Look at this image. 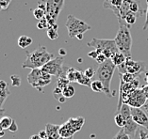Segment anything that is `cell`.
I'll return each mask as SVG.
<instances>
[{"label": "cell", "mask_w": 148, "mask_h": 139, "mask_svg": "<svg viewBox=\"0 0 148 139\" xmlns=\"http://www.w3.org/2000/svg\"><path fill=\"white\" fill-rule=\"evenodd\" d=\"M54 58L45 46H39L33 52H27V59L22 64L23 69H41L47 62Z\"/></svg>", "instance_id": "obj_1"}, {"label": "cell", "mask_w": 148, "mask_h": 139, "mask_svg": "<svg viewBox=\"0 0 148 139\" xmlns=\"http://www.w3.org/2000/svg\"><path fill=\"white\" fill-rule=\"evenodd\" d=\"M115 69H116V66L112 63L111 59H107L102 64H99L95 73L96 79L102 82L104 85V93L109 98L114 96L110 93V82L112 80Z\"/></svg>", "instance_id": "obj_2"}, {"label": "cell", "mask_w": 148, "mask_h": 139, "mask_svg": "<svg viewBox=\"0 0 148 139\" xmlns=\"http://www.w3.org/2000/svg\"><path fill=\"white\" fill-rule=\"evenodd\" d=\"M115 42L119 51L123 53L127 58H131V46L132 38L130 34V28H128L125 24L119 23V29L115 37Z\"/></svg>", "instance_id": "obj_3"}, {"label": "cell", "mask_w": 148, "mask_h": 139, "mask_svg": "<svg viewBox=\"0 0 148 139\" xmlns=\"http://www.w3.org/2000/svg\"><path fill=\"white\" fill-rule=\"evenodd\" d=\"M90 47H93L99 54H103L108 59H110L112 56L119 52L115 40L110 39H92L87 43Z\"/></svg>", "instance_id": "obj_4"}, {"label": "cell", "mask_w": 148, "mask_h": 139, "mask_svg": "<svg viewBox=\"0 0 148 139\" xmlns=\"http://www.w3.org/2000/svg\"><path fill=\"white\" fill-rule=\"evenodd\" d=\"M65 26L70 38H77L78 35H83L85 32L92 29L91 26H89L87 23L77 19V17H75L72 14H69L67 16Z\"/></svg>", "instance_id": "obj_5"}, {"label": "cell", "mask_w": 148, "mask_h": 139, "mask_svg": "<svg viewBox=\"0 0 148 139\" xmlns=\"http://www.w3.org/2000/svg\"><path fill=\"white\" fill-rule=\"evenodd\" d=\"M84 122H85V119L82 117H71L65 123L60 125V137L63 138L73 137L75 133H77L78 131L81 130Z\"/></svg>", "instance_id": "obj_6"}, {"label": "cell", "mask_w": 148, "mask_h": 139, "mask_svg": "<svg viewBox=\"0 0 148 139\" xmlns=\"http://www.w3.org/2000/svg\"><path fill=\"white\" fill-rule=\"evenodd\" d=\"M52 75L42 72V69H33L27 76V81L32 87L42 91V88L51 83Z\"/></svg>", "instance_id": "obj_7"}, {"label": "cell", "mask_w": 148, "mask_h": 139, "mask_svg": "<svg viewBox=\"0 0 148 139\" xmlns=\"http://www.w3.org/2000/svg\"><path fill=\"white\" fill-rule=\"evenodd\" d=\"M42 72L56 77H65L68 67H63V56H57L41 68Z\"/></svg>", "instance_id": "obj_8"}, {"label": "cell", "mask_w": 148, "mask_h": 139, "mask_svg": "<svg viewBox=\"0 0 148 139\" xmlns=\"http://www.w3.org/2000/svg\"><path fill=\"white\" fill-rule=\"evenodd\" d=\"M46 4L45 18L49 23V26H57V20L64 6V0H45Z\"/></svg>", "instance_id": "obj_9"}, {"label": "cell", "mask_w": 148, "mask_h": 139, "mask_svg": "<svg viewBox=\"0 0 148 139\" xmlns=\"http://www.w3.org/2000/svg\"><path fill=\"white\" fill-rule=\"evenodd\" d=\"M119 73L121 74H138L140 75L145 70V64L142 61H134L132 58H127L123 65L117 67Z\"/></svg>", "instance_id": "obj_10"}, {"label": "cell", "mask_w": 148, "mask_h": 139, "mask_svg": "<svg viewBox=\"0 0 148 139\" xmlns=\"http://www.w3.org/2000/svg\"><path fill=\"white\" fill-rule=\"evenodd\" d=\"M147 102L146 97L144 96L142 88H137L131 91L127 95L125 103L128 104L130 107H136V108H142Z\"/></svg>", "instance_id": "obj_11"}, {"label": "cell", "mask_w": 148, "mask_h": 139, "mask_svg": "<svg viewBox=\"0 0 148 139\" xmlns=\"http://www.w3.org/2000/svg\"><path fill=\"white\" fill-rule=\"evenodd\" d=\"M132 119L139 126L148 129V116L143 108L131 107Z\"/></svg>", "instance_id": "obj_12"}, {"label": "cell", "mask_w": 148, "mask_h": 139, "mask_svg": "<svg viewBox=\"0 0 148 139\" xmlns=\"http://www.w3.org/2000/svg\"><path fill=\"white\" fill-rule=\"evenodd\" d=\"M60 125H57V124L47 123L45 125V131L47 134L48 139H60Z\"/></svg>", "instance_id": "obj_13"}, {"label": "cell", "mask_w": 148, "mask_h": 139, "mask_svg": "<svg viewBox=\"0 0 148 139\" xmlns=\"http://www.w3.org/2000/svg\"><path fill=\"white\" fill-rule=\"evenodd\" d=\"M123 2H124V0H104L103 7L106 9H111L113 13H115L120 9Z\"/></svg>", "instance_id": "obj_14"}, {"label": "cell", "mask_w": 148, "mask_h": 139, "mask_svg": "<svg viewBox=\"0 0 148 139\" xmlns=\"http://www.w3.org/2000/svg\"><path fill=\"white\" fill-rule=\"evenodd\" d=\"M77 83L80 84L82 85H86V87H91L92 81L90 78L84 74V72H81L80 70H77Z\"/></svg>", "instance_id": "obj_15"}, {"label": "cell", "mask_w": 148, "mask_h": 139, "mask_svg": "<svg viewBox=\"0 0 148 139\" xmlns=\"http://www.w3.org/2000/svg\"><path fill=\"white\" fill-rule=\"evenodd\" d=\"M111 59V61H112V63L114 64L116 67H119V66H121L123 65L125 61H126V59H127V58L123 54V53H121L120 51H119L118 53H116L112 58H110Z\"/></svg>", "instance_id": "obj_16"}, {"label": "cell", "mask_w": 148, "mask_h": 139, "mask_svg": "<svg viewBox=\"0 0 148 139\" xmlns=\"http://www.w3.org/2000/svg\"><path fill=\"white\" fill-rule=\"evenodd\" d=\"M32 41H33V40L30 37L26 36V35H22L18 39V46L22 49H26L32 43Z\"/></svg>", "instance_id": "obj_17"}, {"label": "cell", "mask_w": 148, "mask_h": 139, "mask_svg": "<svg viewBox=\"0 0 148 139\" xmlns=\"http://www.w3.org/2000/svg\"><path fill=\"white\" fill-rule=\"evenodd\" d=\"M138 15L133 12H130L128 14H126V16L125 17L124 19V23L125 24V26H127L128 28H131V26L136 23L137 19H138Z\"/></svg>", "instance_id": "obj_18"}, {"label": "cell", "mask_w": 148, "mask_h": 139, "mask_svg": "<svg viewBox=\"0 0 148 139\" xmlns=\"http://www.w3.org/2000/svg\"><path fill=\"white\" fill-rule=\"evenodd\" d=\"M77 68H70L68 67L67 72H66V78L69 80L70 83L73 82H77Z\"/></svg>", "instance_id": "obj_19"}, {"label": "cell", "mask_w": 148, "mask_h": 139, "mask_svg": "<svg viewBox=\"0 0 148 139\" xmlns=\"http://www.w3.org/2000/svg\"><path fill=\"white\" fill-rule=\"evenodd\" d=\"M132 139H148V129L143 128L142 126H139L134 138Z\"/></svg>", "instance_id": "obj_20"}, {"label": "cell", "mask_w": 148, "mask_h": 139, "mask_svg": "<svg viewBox=\"0 0 148 139\" xmlns=\"http://www.w3.org/2000/svg\"><path fill=\"white\" fill-rule=\"evenodd\" d=\"M114 121H115V124L120 127V128H124L126 124V119L125 117L121 113H117L116 115L114 117Z\"/></svg>", "instance_id": "obj_21"}, {"label": "cell", "mask_w": 148, "mask_h": 139, "mask_svg": "<svg viewBox=\"0 0 148 139\" xmlns=\"http://www.w3.org/2000/svg\"><path fill=\"white\" fill-rule=\"evenodd\" d=\"M91 88L95 92H98V93H102V92H104V85L102 84V82L97 80V79L92 82Z\"/></svg>", "instance_id": "obj_22"}, {"label": "cell", "mask_w": 148, "mask_h": 139, "mask_svg": "<svg viewBox=\"0 0 148 139\" xmlns=\"http://www.w3.org/2000/svg\"><path fill=\"white\" fill-rule=\"evenodd\" d=\"M75 87H74L72 85H70V84L62 90V95H63L66 99L72 98V97H73V96L75 95Z\"/></svg>", "instance_id": "obj_23"}, {"label": "cell", "mask_w": 148, "mask_h": 139, "mask_svg": "<svg viewBox=\"0 0 148 139\" xmlns=\"http://www.w3.org/2000/svg\"><path fill=\"white\" fill-rule=\"evenodd\" d=\"M53 95L60 103H64L66 102V98L62 95V90H61V88L56 87L55 90L53 91Z\"/></svg>", "instance_id": "obj_24"}, {"label": "cell", "mask_w": 148, "mask_h": 139, "mask_svg": "<svg viewBox=\"0 0 148 139\" xmlns=\"http://www.w3.org/2000/svg\"><path fill=\"white\" fill-rule=\"evenodd\" d=\"M13 121L14 120L12 119V117H3L2 119H0V123H1L3 129H4V130H9L10 127L12 125Z\"/></svg>", "instance_id": "obj_25"}, {"label": "cell", "mask_w": 148, "mask_h": 139, "mask_svg": "<svg viewBox=\"0 0 148 139\" xmlns=\"http://www.w3.org/2000/svg\"><path fill=\"white\" fill-rule=\"evenodd\" d=\"M47 36L50 40H56L59 38V33H58V24L54 26H49L47 28Z\"/></svg>", "instance_id": "obj_26"}, {"label": "cell", "mask_w": 148, "mask_h": 139, "mask_svg": "<svg viewBox=\"0 0 148 139\" xmlns=\"http://www.w3.org/2000/svg\"><path fill=\"white\" fill-rule=\"evenodd\" d=\"M10 95V92L8 88H5V90H0V108H2L3 104L6 101V99Z\"/></svg>", "instance_id": "obj_27"}, {"label": "cell", "mask_w": 148, "mask_h": 139, "mask_svg": "<svg viewBox=\"0 0 148 139\" xmlns=\"http://www.w3.org/2000/svg\"><path fill=\"white\" fill-rule=\"evenodd\" d=\"M33 15H34V17L36 19L40 21V20H42V18H45V15H46V12H45V9L37 8V9H35L33 10Z\"/></svg>", "instance_id": "obj_28"}, {"label": "cell", "mask_w": 148, "mask_h": 139, "mask_svg": "<svg viewBox=\"0 0 148 139\" xmlns=\"http://www.w3.org/2000/svg\"><path fill=\"white\" fill-rule=\"evenodd\" d=\"M69 84H70L69 80H68L67 78H65V77H59V78H58V80H57V87L61 88V90H63V88L65 87H67Z\"/></svg>", "instance_id": "obj_29"}, {"label": "cell", "mask_w": 148, "mask_h": 139, "mask_svg": "<svg viewBox=\"0 0 148 139\" xmlns=\"http://www.w3.org/2000/svg\"><path fill=\"white\" fill-rule=\"evenodd\" d=\"M113 139H131V137L129 136V135L125 132V130L122 128V129L119 131L116 134H115Z\"/></svg>", "instance_id": "obj_30"}, {"label": "cell", "mask_w": 148, "mask_h": 139, "mask_svg": "<svg viewBox=\"0 0 148 139\" xmlns=\"http://www.w3.org/2000/svg\"><path fill=\"white\" fill-rule=\"evenodd\" d=\"M37 27L39 28V29H44V28H48L49 27V23L47 19L45 18H42V20L39 21V23L37 24Z\"/></svg>", "instance_id": "obj_31"}, {"label": "cell", "mask_w": 148, "mask_h": 139, "mask_svg": "<svg viewBox=\"0 0 148 139\" xmlns=\"http://www.w3.org/2000/svg\"><path fill=\"white\" fill-rule=\"evenodd\" d=\"M95 73H96V72L92 69V67H90V68H88V69H86V70L84 71V74H85V75L87 76L88 78H90V79H92V78L95 75Z\"/></svg>", "instance_id": "obj_32"}, {"label": "cell", "mask_w": 148, "mask_h": 139, "mask_svg": "<svg viewBox=\"0 0 148 139\" xmlns=\"http://www.w3.org/2000/svg\"><path fill=\"white\" fill-rule=\"evenodd\" d=\"M10 79L12 81V85L14 87H18L21 84V78L18 77L17 75H12L10 76Z\"/></svg>", "instance_id": "obj_33"}, {"label": "cell", "mask_w": 148, "mask_h": 139, "mask_svg": "<svg viewBox=\"0 0 148 139\" xmlns=\"http://www.w3.org/2000/svg\"><path fill=\"white\" fill-rule=\"evenodd\" d=\"M107 59H108V58H106V56H105V55H103V54H99L95 60H96L97 63H98V64H102L103 62L106 61Z\"/></svg>", "instance_id": "obj_34"}, {"label": "cell", "mask_w": 148, "mask_h": 139, "mask_svg": "<svg viewBox=\"0 0 148 139\" xmlns=\"http://www.w3.org/2000/svg\"><path fill=\"white\" fill-rule=\"evenodd\" d=\"M98 55H99V53L97 52L95 49L88 53V56H89V58H92V59H96V58H97V56H98Z\"/></svg>", "instance_id": "obj_35"}, {"label": "cell", "mask_w": 148, "mask_h": 139, "mask_svg": "<svg viewBox=\"0 0 148 139\" xmlns=\"http://www.w3.org/2000/svg\"><path fill=\"white\" fill-rule=\"evenodd\" d=\"M148 27V8L146 9V13H145V22H144V24H143V30H146Z\"/></svg>", "instance_id": "obj_36"}, {"label": "cell", "mask_w": 148, "mask_h": 139, "mask_svg": "<svg viewBox=\"0 0 148 139\" xmlns=\"http://www.w3.org/2000/svg\"><path fill=\"white\" fill-rule=\"evenodd\" d=\"M8 88V83L4 80H0V90H5Z\"/></svg>", "instance_id": "obj_37"}, {"label": "cell", "mask_w": 148, "mask_h": 139, "mask_svg": "<svg viewBox=\"0 0 148 139\" xmlns=\"http://www.w3.org/2000/svg\"><path fill=\"white\" fill-rule=\"evenodd\" d=\"M142 90H143V92L144 96H145L146 99L148 100V84L145 85H143V87H142Z\"/></svg>", "instance_id": "obj_38"}, {"label": "cell", "mask_w": 148, "mask_h": 139, "mask_svg": "<svg viewBox=\"0 0 148 139\" xmlns=\"http://www.w3.org/2000/svg\"><path fill=\"white\" fill-rule=\"evenodd\" d=\"M39 135H40V137H41L42 139H48L47 138V134H46V131L45 130L40 132Z\"/></svg>", "instance_id": "obj_39"}, {"label": "cell", "mask_w": 148, "mask_h": 139, "mask_svg": "<svg viewBox=\"0 0 148 139\" xmlns=\"http://www.w3.org/2000/svg\"><path fill=\"white\" fill-rule=\"evenodd\" d=\"M17 130H18V126H17V124H16L15 121H13L12 125L10 127L9 131H10V132H16Z\"/></svg>", "instance_id": "obj_40"}, {"label": "cell", "mask_w": 148, "mask_h": 139, "mask_svg": "<svg viewBox=\"0 0 148 139\" xmlns=\"http://www.w3.org/2000/svg\"><path fill=\"white\" fill-rule=\"evenodd\" d=\"M143 109L144 110V111H145L146 114H148V101L146 102L145 104H144V105L143 106Z\"/></svg>", "instance_id": "obj_41"}, {"label": "cell", "mask_w": 148, "mask_h": 139, "mask_svg": "<svg viewBox=\"0 0 148 139\" xmlns=\"http://www.w3.org/2000/svg\"><path fill=\"white\" fill-rule=\"evenodd\" d=\"M29 139H42V138L40 137L39 134H35V135H32V136H30Z\"/></svg>", "instance_id": "obj_42"}, {"label": "cell", "mask_w": 148, "mask_h": 139, "mask_svg": "<svg viewBox=\"0 0 148 139\" xmlns=\"http://www.w3.org/2000/svg\"><path fill=\"white\" fill-rule=\"evenodd\" d=\"M60 55L62 56H65L66 55V51L65 50H63V49H60Z\"/></svg>", "instance_id": "obj_43"}, {"label": "cell", "mask_w": 148, "mask_h": 139, "mask_svg": "<svg viewBox=\"0 0 148 139\" xmlns=\"http://www.w3.org/2000/svg\"><path fill=\"white\" fill-rule=\"evenodd\" d=\"M4 113H5V109L0 108V116H3L4 115Z\"/></svg>", "instance_id": "obj_44"}, {"label": "cell", "mask_w": 148, "mask_h": 139, "mask_svg": "<svg viewBox=\"0 0 148 139\" xmlns=\"http://www.w3.org/2000/svg\"><path fill=\"white\" fill-rule=\"evenodd\" d=\"M77 39L78 41H82V39H83V35H78V36L77 37Z\"/></svg>", "instance_id": "obj_45"}, {"label": "cell", "mask_w": 148, "mask_h": 139, "mask_svg": "<svg viewBox=\"0 0 148 139\" xmlns=\"http://www.w3.org/2000/svg\"><path fill=\"white\" fill-rule=\"evenodd\" d=\"M4 134H5V133H4V131H0V138H1V137H3V136H4Z\"/></svg>", "instance_id": "obj_46"}, {"label": "cell", "mask_w": 148, "mask_h": 139, "mask_svg": "<svg viewBox=\"0 0 148 139\" xmlns=\"http://www.w3.org/2000/svg\"><path fill=\"white\" fill-rule=\"evenodd\" d=\"M145 81H146V83L148 84V73L145 74Z\"/></svg>", "instance_id": "obj_47"}, {"label": "cell", "mask_w": 148, "mask_h": 139, "mask_svg": "<svg viewBox=\"0 0 148 139\" xmlns=\"http://www.w3.org/2000/svg\"><path fill=\"white\" fill-rule=\"evenodd\" d=\"M74 137V136H73ZM73 137H69V138H63V137H60V139H73Z\"/></svg>", "instance_id": "obj_48"}, {"label": "cell", "mask_w": 148, "mask_h": 139, "mask_svg": "<svg viewBox=\"0 0 148 139\" xmlns=\"http://www.w3.org/2000/svg\"><path fill=\"white\" fill-rule=\"evenodd\" d=\"M0 131H4V129L2 128V125H1V123H0Z\"/></svg>", "instance_id": "obj_49"}, {"label": "cell", "mask_w": 148, "mask_h": 139, "mask_svg": "<svg viewBox=\"0 0 148 139\" xmlns=\"http://www.w3.org/2000/svg\"><path fill=\"white\" fill-rule=\"evenodd\" d=\"M146 3H147V6H148V0H146Z\"/></svg>", "instance_id": "obj_50"}]
</instances>
